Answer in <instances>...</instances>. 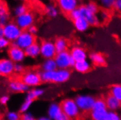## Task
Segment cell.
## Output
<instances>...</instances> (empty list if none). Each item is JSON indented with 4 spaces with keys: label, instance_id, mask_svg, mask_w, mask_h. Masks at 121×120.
<instances>
[{
    "label": "cell",
    "instance_id": "cell-9",
    "mask_svg": "<svg viewBox=\"0 0 121 120\" xmlns=\"http://www.w3.org/2000/svg\"><path fill=\"white\" fill-rule=\"evenodd\" d=\"M34 22V17L33 14L29 12H27L26 13H25L19 17H17L15 20V23L22 31L29 29V27L33 25Z\"/></svg>",
    "mask_w": 121,
    "mask_h": 120
},
{
    "label": "cell",
    "instance_id": "cell-43",
    "mask_svg": "<svg viewBox=\"0 0 121 120\" xmlns=\"http://www.w3.org/2000/svg\"><path fill=\"white\" fill-rule=\"evenodd\" d=\"M56 120H72L69 117L67 116L65 114H64L63 112L60 114L57 118Z\"/></svg>",
    "mask_w": 121,
    "mask_h": 120
},
{
    "label": "cell",
    "instance_id": "cell-33",
    "mask_svg": "<svg viewBox=\"0 0 121 120\" xmlns=\"http://www.w3.org/2000/svg\"><path fill=\"white\" fill-rule=\"evenodd\" d=\"M101 5L105 9H110L113 7L115 4V0H101L100 2Z\"/></svg>",
    "mask_w": 121,
    "mask_h": 120
},
{
    "label": "cell",
    "instance_id": "cell-4",
    "mask_svg": "<svg viewBox=\"0 0 121 120\" xmlns=\"http://www.w3.org/2000/svg\"><path fill=\"white\" fill-rule=\"evenodd\" d=\"M74 100L81 111L87 112L92 110L96 98L90 95H80L75 98Z\"/></svg>",
    "mask_w": 121,
    "mask_h": 120
},
{
    "label": "cell",
    "instance_id": "cell-30",
    "mask_svg": "<svg viewBox=\"0 0 121 120\" xmlns=\"http://www.w3.org/2000/svg\"><path fill=\"white\" fill-rule=\"evenodd\" d=\"M32 103H33V101L26 100L23 103H22V105L21 106V107H20V112L22 113V114L26 113L27 111H28V110H29V109L30 108V107L31 106Z\"/></svg>",
    "mask_w": 121,
    "mask_h": 120
},
{
    "label": "cell",
    "instance_id": "cell-42",
    "mask_svg": "<svg viewBox=\"0 0 121 120\" xmlns=\"http://www.w3.org/2000/svg\"><path fill=\"white\" fill-rule=\"evenodd\" d=\"M10 100V97L8 95H3L0 98V103L2 105H6Z\"/></svg>",
    "mask_w": 121,
    "mask_h": 120
},
{
    "label": "cell",
    "instance_id": "cell-19",
    "mask_svg": "<svg viewBox=\"0 0 121 120\" xmlns=\"http://www.w3.org/2000/svg\"><path fill=\"white\" fill-rule=\"evenodd\" d=\"M74 68L77 72L80 74H85L87 73L91 68V63L88 60H85V61L80 62H76L74 66Z\"/></svg>",
    "mask_w": 121,
    "mask_h": 120
},
{
    "label": "cell",
    "instance_id": "cell-8",
    "mask_svg": "<svg viewBox=\"0 0 121 120\" xmlns=\"http://www.w3.org/2000/svg\"><path fill=\"white\" fill-rule=\"evenodd\" d=\"M21 81L29 87L38 86L42 82L40 74L36 71H28L24 74L22 76Z\"/></svg>",
    "mask_w": 121,
    "mask_h": 120
},
{
    "label": "cell",
    "instance_id": "cell-25",
    "mask_svg": "<svg viewBox=\"0 0 121 120\" xmlns=\"http://www.w3.org/2000/svg\"><path fill=\"white\" fill-rule=\"evenodd\" d=\"M44 92H45L44 90H42L41 88H36V89L29 90L27 92V95H26V100L33 101L34 99H36V98L42 96L43 94H44Z\"/></svg>",
    "mask_w": 121,
    "mask_h": 120
},
{
    "label": "cell",
    "instance_id": "cell-46",
    "mask_svg": "<svg viewBox=\"0 0 121 120\" xmlns=\"http://www.w3.org/2000/svg\"><path fill=\"white\" fill-rule=\"evenodd\" d=\"M37 120H51L48 116H42L40 118H39Z\"/></svg>",
    "mask_w": 121,
    "mask_h": 120
},
{
    "label": "cell",
    "instance_id": "cell-40",
    "mask_svg": "<svg viewBox=\"0 0 121 120\" xmlns=\"http://www.w3.org/2000/svg\"><path fill=\"white\" fill-rule=\"evenodd\" d=\"M97 15L99 17L100 21H105V20H107L108 18V16H109L107 12H105V11H101V12H99V15Z\"/></svg>",
    "mask_w": 121,
    "mask_h": 120
},
{
    "label": "cell",
    "instance_id": "cell-41",
    "mask_svg": "<svg viewBox=\"0 0 121 120\" xmlns=\"http://www.w3.org/2000/svg\"><path fill=\"white\" fill-rule=\"evenodd\" d=\"M28 31L31 34V35L35 37V35H36V34L37 33V32H38V29H37V27L35 26V25H31V27L29 28Z\"/></svg>",
    "mask_w": 121,
    "mask_h": 120
},
{
    "label": "cell",
    "instance_id": "cell-3",
    "mask_svg": "<svg viewBox=\"0 0 121 120\" xmlns=\"http://www.w3.org/2000/svg\"><path fill=\"white\" fill-rule=\"evenodd\" d=\"M54 60L57 67L59 69H69V68L74 67L75 64L74 60L72 58L69 51H64L62 53H57Z\"/></svg>",
    "mask_w": 121,
    "mask_h": 120
},
{
    "label": "cell",
    "instance_id": "cell-27",
    "mask_svg": "<svg viewBox=\"0 0 121 120\" xmlns=\"http://www.w3.org/2000/svg\"><path fill=\"white\" fill-rule=\"evenodd\" d=\"M45 11H46V13L48 14V15L51 17V18H56V17L58 15V8L53 4H48L46 7Z\"/></svg>",
    "mask_w": 121,
    "mask_h": 120
},
{
    "label": "cell",
    "instance_id": "cell-5",
    "mask_svg": "<svg viewBox=\"0 0 121 120\" xmlns=\"http://www.w3.org/2000/svg\"><path fill=\"white\" fill-rule=\"evenodd\" d=\"M35 42V37L31 35L28 31H23L19 37L13 42V45L25 50Z\"/></svg>",
    "mask_w": 121,
    "mask_h": 120
},
{
    "label": "cell",
    "instance_id": "cell-36",
    "mask_svg": "<svg viewBox=\"0 0 121 120\" xmlns=\"http://www.w3.org/2000/svg\"><path fill=\"white\" fill-rule=\"evenodd\" d=\"M21 120H37L34 115L30 112L24 113L21 116Z\"/></svg>",
    "mask_w": 121,
    "mask_h": 120
},
{
    "label": "cell",
    "instance_id": "cell-17",
    "mask_svg": "<svg viewBox=\"0 0 121 120\" xmlns=\"http://www.w3.org/2000/svg\"><path fill=\"white\" fill-rule=\"evenodd\" d=\"M107 108L110 111H116L121 107V101L116 99L115 97L109 95L105 99Z\"/></svg>",
    "mask_w": 121,
    "mask_h": 120
},
{
    "label": "cell",
    "instance_id": "cell-32",
    "mask_svg": "<svg viewBox=\"0 0 121 120\" xmlns=\"http://www.w3.org/2000/svg\"><path fill=\"white\" fill-rule=\"evenodd\" d=\"M7 120H21V116L19 113L16 111H9L6 115Z\"/></svg>",
    "mask_w": 121,
    "mask_h": 120
},
{
    "label": "cell",
    "instance_id": "cell-23",
    "mask_svg": "<svg viewBox=\"0 0 121 120\" xmlns=\"http://www.w3.org/2000/svg\"><path fill=\"white\" fill-rule=\"evenodd\" d=\"M42 68L43 71L49 72V71H53L58 69V67L53 58V59H46L42 65Z\"/></svg>",
    "mask_w": 121,
    "mask_h": 120
},
{
    "label": "cell",
    "instance_id": "cell-20",
    "mask_svg": "<svg viewBox=\"0 0 121 120\" xmlns=\"http://www.w3.org/2000/svg\"><path fill=\"white\" fill-rule=\"evenodd\" d=\"M24 51L26 57L35 58L40 55V45L35 42L27 49H26Z\"/></svg>",
    "mask_w": 121,
    "mask_h": 120
},
{
    "label": "cell",
    "instance_id": "cell-18",
    "mask_svg": "<svg viewBox=\"0 0 121 120\" xmlns=\"http://www.w3.org/2000/svg\"><path fill=\"white\" fill-rule=\"evenodd\" d=\"M107 113V108H93L91 111V117L92 120H105Z\"/></svg>",
    "mask_w": 121,
    "mask_h": 120
},
{
    "label": "cell",
    "instance_id": "cell-24",
    "mask_svg": "<svg viewBox=\"0 0 121 120\" xmlns=\"http://www.w3.org/2000/svg\"><path fill=\"white\" fill-rule=\"evenodd\" d=\"M54 45H55V47H56V50L57 53H62V52H64V51L67 50L68 42L64 38L57 39L54 42Z\"/></svg>",
    "mask_w": 121,
    "mask_h": 120
},
{
    "label": "cell",
    "instance_id": "cell-28",
    "mask_svg": "<svg viewBox=\"0 0 121 120\" xmlns=\"http://www.w3.org/2000/svg\"><path fill=\"white\" fill-rule=\"evenodd\" d=\"M27 12V7L25 4H19L14 9V14L16 17H19Z\"/></svg>",
    "mask_w": 121,
    "mask_h": 120
},
{
    "label": "cell",
    "instance_id": "cell-11",
    "mask_svg": "<svg viewBox=\"0 0 121 120\" xmlns=\"http://www.w3.org/2000/svg\"><path fill=\"white\" fill-rule=\"evenodd\" d=\"M78 9L80 12V17L84 19H85L88 22L90 25H97L100 23V20L97 15H94L91 13L87 8L85 5H80L78 7Z\"/></svg>",
    "mask_w": 121,
    "mask_h": 120
},
{
    "label": "cell",
    "instance_id": "cell-39",
    "mask_svg": "<svg viewBox=\"0 0 121 120\" xmlns=\"http://www.w3.org/2000/svg\"><path fill=\"white\" fill-rule=\"evenodd\" d=\"M23 70H24V66L21 63H15V66H14L15 72H16L17 74H21L23 71Z\"/></svg>",
    "mask_w": 121,
    "mask_h": 120
},
{
    "label": "cell",
    "instance_id": "cell-44",
    "mask_svg": "<svg viewBox=\"0 0 121 120\" xmlns=\"http://www.w3.org/2000/svg\"><path fill=\"white\" fill-rule=\"evenodd\" d=\"M114 7L115 8L116 10L121 12V0H116V1H115Z\"/></svg>",
    "mask_w": 121,
    "mask_h": 120
},
{
    "label": "cell",
    "instance_id": "cell-29",
    "mask_svg": "<svg viewBox=\"0 0 121 120\" xmlns=\"http://www.w3.org/2000/svg\"><path fill=\"white\" fill-rule=\"evenodd\" d=\"M86 8L93 14L94 15H97L98 12H99V6L97 4H96L95 2H88L86 4H85Z\"/></svg>",
    "mask_w": 121,
    "mask_h": 120
},
{
    "label": "cell",
    "instance_id": "cell-16",
    "mask_svg": "<svg viewBox=\"0 0 121 120\" xmlns=\"http://www.w3.org/2000/svg\"><path fill=\"white\" fill-rule=\"evenodd\" d=\"M62 113V109L60 104L57 103H51L48 109V116L51 120H56V118Z\"/></svg>",
    "mask_w": 121,
    "mask_h": 120
},
{
    "label": "cell",
    "instance_id": "cell-2",
    "mask_svg": "<svg viewBox=\"0 0 121 120\" xmlns=\"http://www.w3.org/2000/svg\"><path fill=\"white\" fill-rule=\"evenodd\" d=\"M60 107H61L62 109V112L69 117L71 119H77L80 116L81 112V111L77 106L74 99H65L60 103Z\"/></svg>",
    "mask_w": 121,
    "mask_h": 120
},
{
    "label": "cell",
    "instance_id": "cell-35",
    "mask_svg": "<svg viewBox=\"0 0 121 120\" xmlns=\"http://www.w3.org/2000/svg\"><path fill=\"white\" fill-rule=\"evenodd\" d=\"M69 17L73 21H75L77 19H78L79 18H80V12L78 8H77V9L74 10L72 12H71L69 13Z\"/></svg>",
    "mask_w": 121,
    "mask_h": 120
},
{
    "label": "cell",
    "instance_id": "cell-34",
    "mask_svg": "<svg viewBox=\"0 0 121 120\" xmlns=\"http://www.w3.org/2000/svg\"><path fill=\"white\" fill-rule=\"evenodd\" d=\"M10 45V41H8L6 38H0V50H3L8 47Z\"/></svg>",
    "mask_w": 121,
    "mask_h": 120
},
{
    "label": "cell",
    "instance_id": "cell-38",
    "mask_svg": "<svg viewBox=\"0 0 121 120\" xmlns=\"http://www.w3.org/2000/svg\"><path fill=\"white\" fill-rule=\"evenodd\" d=\"M9 15L8 14V10L6 5L4 3L0 2V17Z\"/></svg>",
    "mask_w": 121,
    "mask_h": 120
},
{
    "label": "cell",
    "instance_id": "cell-14",
    "mask_svg": "<svg viewBox=\"0 0 121 120\" xmlns=\"http://www.w3.org/2000/svg\"><path fill=\"white\" fill-rule=\"evenodd\" d=\"M69 53L72 58L74 60L75 62L85 61V60H87L88 57L86 50L84 48L79 46H75L72 47Z\"/></svg>",
    "mask_w": 121,
    "mask_h": 120
},
{
    "label": "cell",
    "instance_id": "cell-13",
    "mask_svg": "<svg viewBox=\"0 0 121 120\" xmlns=\"http://www.w3.org/2000/svg\"><path fill=\"white\" fill-rule=\"evenodd\" d=\"M15 63L9 58L0 61V74L4 76H10L14 72Z\"/></svg>",
    "mask_w": 121,
    "mask_h": 120
},
{
    "label": "cell",
    "instance_id": "cell-37",
    "mask_svg": "<svg viewBox=\"0 0 121 120\" xmlns=\"http://www.w3.org/2000/svg\"><path fill=\"white\" fill-rule=\"evenodd\" d=\"M9 21V15H4L0 17V26L1 27H4L5 25L9 23L8 22Z\"/></svg>",
    "mask_w": 121,
    "mask_h": 120
},
{
    "label": "cell",
    "instance_id": "cell-15",
    "mask_svg": "<svg viewBox=\"0 0 121 120\" xmlns=\"http://www.w3.org/2000/svg\"><path fill=\"white\" fill-rule=\"evenodd\" d=\"M9 87L14 92H24L29 90L27 85L20 80H12L9 83Z\"/></svg>",
    "mask_w": 121,
    "mask_h": 120
},
{
    "label": "cell",
    "instance_id": "cell-6",
    "mask_svg": "<svg viewBox=\"0 0 121 120\" xmlns=\"http://www.w3.org/2000/svg\"><path fill=\"white\" fill-rule=\"evenodd\" d=\"M15 22H9L4 27V37L10 41H15L22 33Z\"/></svg>",
    "mask_w": 121,
    "mask_h": 120
},
{
    "label": "cell",
    "instance_id": "cell-7",
    "mask_svg": "<svg viewBox=\"0 0 121 120\" xmlns=\"http://www.w3.org/2000/svg\"><path fill=\"white\" fill-rule=\"evenodd\" d=\"M57 53L54 42L51 41H44L40 45V55L46 59H53Z\"/></svg>",
    "mask_w": 121,
    "mask_h": 120
},
{
    "label": "cell",
    "instance_id": "cell-10",
    "mask_svg": "<svg viewBox=\"0 0 121 120\" xmlns=\"http://www.w3.org/2000/svg\"><path fill=\"white\" fill-rule=\"evenodd\" d=\"M8 55H9V59H10L14 63H21L26 57L23 50L15 45H12L8 50Z\"/></svg>",
    "mask_w": 121,
    "mask_h": 120
},
{
    "label": "cell",
    "instance_id": "cell-12",
    "mask_svg": "<svg viewBox=\"0 0 121 120\" xmlns=\"http://www.w3.org/2000/svg\"><path fill=\"white\" fill-rule=\"evenodd\" d=\"M58 6L64 12L69 14L74 10L78 8V2L77 0H59Z\"/></svg>",
    "mask_w": 121,
    "mask_h": 120
},
{
    "label": "cell",
    "instance_id": "cell-31",
    "mask_svg": "<svg viewBox=\"0 0 121 120\" xmlns=\"http://www.w3.org/2000/svg\"><path fill=\"white\" fill-rule=\"evenodd\" d=\"M105 120H121V117L116 111H108V113Z\"/></svg>",
    "mask_w": 121,
    "mask_h": 120
},
{
    "label": "cell",
    "instance_id": "cell-26",
    "mask_svg": "<svg viewBox=\"0 0 121 120\" xmlns=\"http://www.w3.org/2000/svg\"><path fill=\"white\" fill-rule=\"evenodd\" d=\"M111 95L115 97L118 100L121 101V85L120 84H115L112 86L110 90Z\"/></svg>",
    "mask_w": 121,
    "mask_h": 120
},
{
    "label": "cell",
    "instance_id": "cell-22",
    "mask_svg": "<svg viewBox=\"0 0 121 120\" xmlns=\"http://www.w3.org/2000/svg\"><path fill=\"white\" fill-rule=\"evenodd\" d=\"M89 59H90V62L95 65H98V66H102L105 63L106 60L105 58L103 56L101 53H91L89 55Z\"/></svg>",
    "mask_w": 121,
    "mask_h": 120
},
{
    "label": "cell",
    "instance_id": "cell-1",
    "mask_svg": "<svg viewBox=\"0 0 121 120\" xmlns=\"http://www.w3.org/2000/svg\"><path fill=\"white\" fill-rule=\"evenodd\" d=\"M42 82L64 83L70 79L71 72L69 69H58L53 71H42L40 74Z\"/></svg>",
    "mask_w": 121,
    "mask_h": 120
},
{
    "label": "cell",
    "instance_id": "cell-21",
    "mask_svg": "<svg viewBox=\"0 0 121 120\" xmlns=\"http://www.w3.org/2000/svg\"><path fill=\"white\" fill-rule=\"evenodd\" d=\"M74 26L77 31L80 32H85L90 27V24L85 19L80 17L78 19L74 21Z\"/></svg>",
    "mask_w": 121,
    "mask_h": 120
},
{
    "label": "cell",
    "instance_id": "cell-45",
    "mask_svg": "<svg viewBox=\"0 0 121 120\" xmlns=\"http://www.w3.org/2000/svg\"><path fill=\"white\" fill-rule=\"evenodd\" d=\"M4 37V27L0 26V38Z\"/></svg>",
    "mask_w": 121,
    "mask_h": 120
}]
</instances>
